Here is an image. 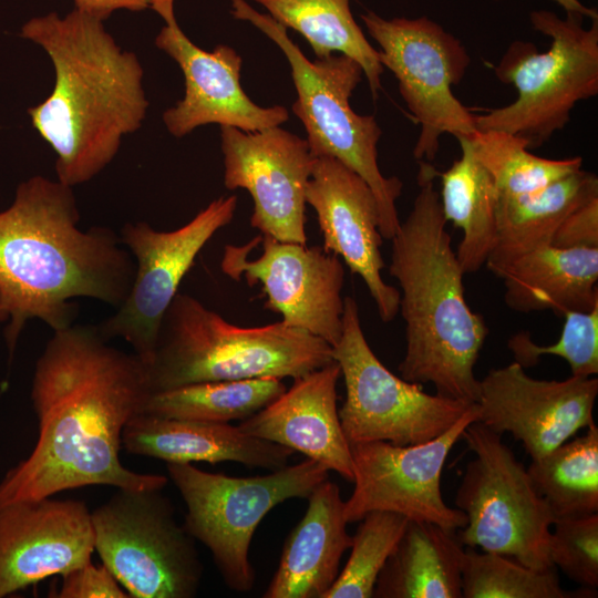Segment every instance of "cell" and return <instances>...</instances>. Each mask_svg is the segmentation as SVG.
Listing matches in <instances>:
<instances>
[{"instance_id":"cell-1","label":"cell","mask_w":598,"mask_h":598,"mask_svg":"<svg viewBox=\"0 0 598 598\" xmlns=\"http://www.w3.org/2000/svg\"><path fill=\"white\" fill-rule=\"evenodd\" d=\"M150 393L145 363L111 346L97 326L53 331L31 384L38 440L0 481V507L93 485L164 488L166 476L120 460L124 426Z\"/></svg>"},{"instance_id":"cell-2","label":"cell","mask_w":598,"mask_h":598,"mask_svg":"<svg viewBox=\"0 0 598 598\" xmlns=\"http://www.w3.org/2000/svg\"><path fill=\"white\" fill-rule=\"evenodd\" d=\"M72 188L35 175L0 212V305L10 320V355L28 320L61 330L74 323V299L116 309L132 287L133 256L111 228L80 229Z\"/></svg>"},{"instance_id":"cell-3","label":"cell","mask_w":598,"mask_h":598,"mask_svg":"<svg viewBox=\"0 0 598 598\" xmlns=\"http://www.w3.org/2000/svg\"><path fill=\"white\" fill-rule=\"evenodd\" d=\"M21 37L40 45L54 69L51 94L28 111L32 125L55 153L56 179L70 187L84 184L142 126L148 107L142 64L103 20L76 8L30 19Z\"/></svg>"},{"instance_id":"cell-4","label":"cell","mask_w":598,"mask_h":598,"mask_svg":"<svg viewBox=\"0 0 598 598\" xmlns=\"http://www.w3.org/2000/svg\"><path fill=\"white\" fill-rule=\"evenodd\" d=\"M435 169L420 161V190L391 239L389 271L401 289L399 311L405 323V353L398 369L409 382L433 384L439 395L476 403L474 367L488 328L465 300L464 272L434 187Z\"/></svg>"},{"instance_id":"cell-5","label":"cell","mask_w":598,"mask_h":598,"mask_svg":"<svg viewBox=\"0 0 598 598\" xmlns=\"http://www.w3.org/2000/svg\"><path fill=\"white\" fill-rule=\"evenodd\" d=\"M332 361V347L306 330L281 321L238 327L177 293L145 367L153 393L200 382L297 379Z\"/></svg>"},{"instance_id":"cell-6","label":"cell","mask_w":598,"mask_h":598,"mask_svg":"<svg viewBox=\"0 0 598 598\" xmlns=\"http://www.w3.org/2000/svg\"><path fill=\"white\" fill-rule=\"evenodd\" d=\"M230 1L235 19L255 25L283 52L297 92L292 112L303 124L311 155L340 161L369 185L378 204L379 231L383 239L391 240L401 223L395 202L403 185L396 176H383L379 168L382 131L377 120L355 113L350 105L364 75L360 64L341 53L310 61L283 25L245 0Z\"/></svg>"},{"instance_id":"cell-7","label":"cell","mask_w":598,"mask_h":598,"mask_svg":"<svg viewBox=\"0 0 598 598\" xmlns=\"http://www.w3.org/2000/svg\"><path fill=\"white\" fill-rule=\"evenodd\" d=\"M529 21L537 32L550 38V47L539 52L529 41H513L494 72L502 83L517 90V99L474 114V122L478 131L519 136L530 150L563 130L578 102L598 94V19L585 28L580 14L560 18L553 11L534 10Z\"/></svg>"},{"instance_id":"cell-8","label":"cell","mask_w":598,"mask_h":598,"mask_svg":"<svg viewBox=\"0 0 598 598\" xmlns=\"http://www.w3.org/2000/svg\"><path fill=\"white\" fill-rule=\"evenodd\" d=\"M166 468L186 504L185 530L208 548L225 585L237 592L254 587L249 548L262 518L285 501L308 498L329 477V470L311 458L246 477L192 464L166 463Z\"/></svg>"},{"instance_id":"cell-9","label":"cell","mask_w":598,"mask_h":598,"mask_svg":"<svg viewBox=\"0 0 598 598\" xmlns=\"http://www.w3.org/2000/svg\"><path fill=\"white\" fill-rule=\"evenodd\" d=\"M474 458L466 465L455 505L466 515L456 530L465 547L511 557L534 569L554 567L548 542L555 518L536 491L527 467L480 422L462 433Z\"/></svg>"},{"instance_id":"cell-10","label":"cell","mask_w":598,"mask_h":598,"mask_svg":"<svg viewBox=\"0 0 598 598\" xmlns=\"http://www.w3.org/2000/svg\"><path fill=\"white\" fill-rule=\"evenodd\" d=\"M162 489L117 488L91 512L94 550L130 597L193 598L203 564Z\"/></svg>"},{"instance_id":"cell-11","label":"cell","mask_w":598,"mask_h":598,"mask_svg":"<svg viewBox=\"0 0 598 598\" xmlns=\"http://www.w3.org/2000/svg\"><path fill=\"white\" fill-rule=\"evenodd\" d=\"M346 385L339 417L349 444L384 441L414 445L448 430L475 403L423 391L396 377L374 354L363 333L357 301L344 298L342 334L332 347Z\"/></svg>"},{"instance_id":"cell-12","label":"cell","mask_w":598,"mask_h":598,"mask_svg":"<svg viewBox=\"0 0 598 598\" xmlns=\"http://www.w3.org/2000/svg\"><path fill=\"white\" fill-rule=\"evenodd\" d=\"M361 20L380 47V63L394 74L409 112L420 124L413 156L431 163L443 134L472 135L474 114L452 91L471 63L463 43L426 16L385 19L367 11Z\"/></svg>"},{"instance_id":"cell-13","label":"cell","mask_w":598,"mask_h":598,"mask_svg":"<svg viewBox=\"0 0 598 598\" xmlns=\"http://www.w3.org/2000/svg\"><path fill=\"white\" fill-rule=\"evenodd\" d=\"M237 203L236 195L216 198L171 231L146 221L124 225L120 239L134 258L135 275L126 299L97 326L106 340L122 339L144 363L150 360L183 278L205 245L233 220Z\"/></svg>"},{"instance_id":"cell-14","label":"cell","mask_w":598,"mask_h":598,"mask_svg":"<svg viewBox=\"0 0 598 598\" xmlns=\"http://www.w3.org/2000/svg\"><path fill=\"white\" fill-rule=\"evenodd\" d=\"M221 271L233 280L259 283L265 309L279 313L331 347L342 334L344 268L322 247L281 241L261 235L243 246L226 245Z\"/></svg>"},{"instance_id":"cell-15","label":"cell","mask_w":598,"mask_h":598,"mask_svg":"<svg viewBox=\"0 0 598 598\" xmlns=\"http://www.w3.org/2000/svg\"><path fill=\"white\" fill-rule=\"evenodd\" d=\"M476 417L475 403L448 430L421 444H351L354 488L344 501L348 524L359 522L369 512L388 511L450 530L463 528L466 515L444 502L441 477L448 453Z\"/></svg>"},{"instance_id":"cell-16","label":"cell","mask_w":598,"mask_h":598,"mask_svg":"<svg viewBox=\"0 0 598 598\" xmlns=\"http://www.w3.org/2000/svg\"><path fill=\"white\" fill-rule=\"evenodd\" d=\"M224 185L246 189L250 225L281 241L307 244L306 187L315 157L306 138L280 126L256 132L220 126Z\"/></svg>"},{"instance_id":"cell-17","label":"cell","mask_w":598,"mask_h":598,"mask_svg":"<svg viewBox=\"0 0 598 598\" xmlns=\"http://www.w3.org/2000/svg\"><path fill=\"white\" fill-rule=\"evenodd\" d=\"M597 394V378L539 380L513 361L480 380L476 422L512 434L536 461L595 424Z\"/></svg>"},{"instance_id":"cell-18","label":"cell","mask_w":598,"mask_h":598,"mask_svg":"<svg viewBox=\"0 0 598 598\" xmlns=\"http://www.w3.org/2000/svg\"><path fill=\"white\" fill-rule=\"evenodd\" d=\"M155 45L178 64L185 80L184 97L163 113L173 136L184 137L206 124L256 132L288 120L285 106L262 107L248 97L240 84L243 59L231 47L219 44L213 51L197 47L176 18L165 22Z\"/></svg>"},{"instance_id":"cell-19","label":"cell","mask_w":598,"mask_h":598,"mask_svg":"<svg viewBox=\"0 0 598 598\" xmlns=\"http://www.w3.org/2000/svg\"><path fill=\"white\" fill-rule=\"evenodd\" d=\"M306 204L317 215L323 249L342 258L361 277L383 322L392 321L400 306V290L381 275L379 209L369 185L340 161L316 157L306 187Z\"/></svg>"},{"instance_id":"cell-20","label":"cell","mask_w":598,"mask_h":598,"mask_svg":"<svg viewBox=\"0 0 598 598\" xmlns=\"http://www.w3.org/2000/svg\"><path fill=\"white\" fill-rule=\"evenodd\" d=\"M85 503L44 497L0 507V598L91 561Z\"/></svg>"},{"instance_id":"cell-21","label":"cell","mask_w":598,"mask_h":598,"mask_svg":"<svg viewBox=\"0 0 598 598\" xmlns=\"http://www.w3.org/2000/svg\"><path fill=\"white\" fill-rule=\"evenodd\" d=\"M336 361L293 379L268 405L240 421L244 433L315 460L346 481L353 482V461L339 417Z\"/></svg>"},{"instance_id":"cell-22","label":"cell","mask_w":598,"mask_h":598,"mask_svg":"<svg viewBox=\"0 0 598 598\" xmlns=\"http://www.w3.org/2000/svg\"><path fill=\"white\" fill-rule=\"evenodd\" d=\"M122 446L134 455L166 463L235 462L249 467L278 470L293 451L250 436L229 423L162 417L138 413L124 426Z\"/></svg>"},{"instance_id":"cell-23","label":"cell","mask_w":598,"mask_h":598,"mask_svg":"<svg viewBox=\"0 0 598 598\" xmlns=\"http://www.w3.org/2000/svg\"><path fill=\"white\" fill-rule=\"evenodd\" d=\"M347 524L339 486L326 480L308 496L306 513L288 535L262 597L323 598L352 545Z\"/></svg>"},{"instance_id":"cell-24","label":"cell","mask_w":598,"mask_h":598,"mask_svg":"<svg viewBox=\"0 0 598 598\" xmlns=\"http://www.w3.org/2000/svg\"><path fill=\"white\" fill-rule=\"evenodd\" d=\"M504 301L515 311H589L598 303V248L534 249L499 275Z\"/></svg>"},{"instance_id":"cell-25","label":"cell","mask_w":598,"mask_h":598,"mask_svg":"<svg viewBox=\"0 0 598 598\" xmlns=\"http://www.w3.org/2000/svg\"><path fill=\"white\" fill-rule=\"evenodd\" d=\"M596 196L597 175L581 168L532 194H498L496 243L485 266L498 276L515 259L550 245L563 219Z\"/></svg>"},{"instance_id":"cell-26","label":"cell","mask_w":598,"mask_h":598,"mask_svg":"<svg viewBox=\"0 0 598 598\" xmlns=\"http://www.w3.org/2000/svg\"><path fill=\"white\" fill-rule=\"evenodd\" d=\"M465 546L456 530L409 520L377 579V598H462Z\"/></svg>"},{"instance_id":"cell-27","label":"cell","mask_w":598,"mask_h":598,"mask_svg":"<svg viewBox=\"0 0 598 598\" xmlns=\"http://www.w3.org/2000/svg\"><path fill=\"white\" fill-rule=\"evenodd\" d=\"M457 141L461 157L444 172L435 169V176L441 179L443 216L463 231L456 257L465 275L478 271L494 249L498 190L475 157L468 136H460Z\"/></svg>"},{"instance_id":"cell-28","label":"cell","mask_w":598,"mask_h":598,"mask_svg":"<svg viewBox=\"0 0 598 598\" xmlns=\"http://www.w3.org/2000/svg\"><path fill=\"white\" fill-rule=\"evenodd\" d=\"M287 30L300 33L317 59L333 53L355 60L362 68L373 99L381 89L384 68L350 8L351 0H252Z\"/></svg>"},{"instance_id":"cell-29","label":"cell","mask_w":598,"mask_h":598,"mask_svg":"<svg viewBox=\"0 0 598 598\" xmlns=\"http://www.w3.org/2000/svg\"><path fill=\"white\" fill-rule=\"evenodd\" d=\"M286 390L282 379L258 378L187 384L150 393L142 413L215 423L243 421Z\"/></svg>"},{"instance_id":"cell-30","label":"cell","mask_w":598,"mask_h":598,"mask_svg":"<svg viewBox=\"0 0 598 598\" xmlns=\"http://www.w3.org/2000/svg\"><path fill=\"white\" fill-rule=\"evenodd\" d=\"M555 520L598 513V427L566 441L527 467Z\"/></svg>"},{"instance_id":"cell-31","label":"cell","mask_w":598,"mask_h":598,"mask_svg":"<svg viewBox=\"0 0 598 598\" xmlns=\"http://www.w3.org/2000/svg\"><path fill=\"white\" fill-rule=\"evenodd\" d=\"M468 138L475 157L492 176L499 195L538 192L582 166L581 156L551 159L534 155L524 138L504 131L476 130Z\"/></svg>"},{"instance_id":"cell-32","label":"cell","mask_w":598,"mask_h":598,"mask_svg":"<svg viewBox=\"0 0 598 598\" xmlns=\"http://www.w3.org/2000/svg\"><path fill=\"white\" fill-rule=\"evenodd\" d=\"M597 596L596 589L565 590L556 568L534 569L496 553L466 547L462 560V598H570ZM588 595V596H590ZM591 597V596H590Z\"/></svg>"},{"instance_id":"cell-33","label":"cell","mask_w":598,"mask_h":598,"mask_svg":"<svg viewBox=\"0 0 598 598\" xmlns=\"http://www.w3.org/2000/svg\"><path fill=\"white\" fill-rule=\"evenodd\" d=\"M409 518L393 512L372 511L359 522L352 536L351 554L323 598H371L390 555L393 553Z\"/></svg>"},{"instance_id":"cell-34","label":"cell","mask_w":598,"mask_h":598,"mask_svg":"<svg viewBox=\"0 0 598 598\" xmlns=\"http://www.w3.org/2000/svg\"><path fill=\"white\" fill-rule=\"evenodd\" d=\"M560 338L549 346H539L528 331H519L507 341L514 361L524 369L534 367L543 355L566 360L571 375L590 378L598 373V303L589 311H567Z\"/></svg>"},{"instance_id":"cell-35","label":"cell","mask_w":598,"mask_h":598,"mask_svg":"<svg viewBox=\"0 0 598 598\" xmlns=\"http://www.w3.org/2000/svg\"><path fill=\"white\" fill-rule=\"evenodd\" d=\"M548 542V557L580 587H598V514L556 519Z\"/></svg>"},{"instance_id":"cell-36","label":"cell","mask_w":598,"mask_h":598,"mask_svg":"<svg viewBox=\"0 0 598 598\" xmlns=\"http://www.w3.org/2000/svg\"><path fill=\"white\" fill-rule=\"evenodd\" d=\"M54 597L58 598H131L112 573L102 564L89 561L64 574Z\"/></svg>"},{"instance_id":"cell-37","label":"cell","mask_w":598,"mask_h":598,"mask_svg":"<svg viewBox=\"0 0 598 598\" xmlns=\"http://www.w3.org/2000/svg\"><path fill=\"white\" fill-rule=\"evenodd\" d=\"M550 245L558 248H598V196L568 214Z\"/></svg>"},{"instance_id":"cell-38","label":"cell","mask_w":598,"mask_h":598,"mask_svg":"<svg viewBox=\"0 0 598 598\" xmlns=\"http://www.w3.org/2000/svg\"><path fill=\"white\" fill-rule=\"evenodd\" d=\"M154 0H73L74 8L105 21L116 10L143 11Z\"/></svg>"},{"instance_id":"cell-39","label":"cell","mask_w":598,"mask_h":598,"mask_svg":"<svg viewBox=\"0 0 598 598\" xmlns=\"http://www.w3.org/2000/svg\"><path fill=\"white\" fill-rule=\"evenodd\" d=\"M553 1L559 4L566 11V13H577L590 20L598 19L597 9L585 6L580 0H553Z\"/></svg>"},{"instance_id":"cell-40","label":"cell","mask_w":598,"mask_h":598,"mask_svg":"<svg viewBox=\"0 0 598 598\" xmlns=\"http://www.w3.org/2000/svg\"><path fill=\"white\" fill-rule=\"evenodd\" d=\"M164 21L175 18L174 0H154L151 7Z\"/></svg>"},{"instance_id":"cell-41","label":"cell","mask_w":598,"mask_h":598,"mask_svg":"<svg viewBox=\"0 0 598 598\" xmlns=\"http://www.w3.org/2000/svg\"><path fill=\"white\" fill-rule=\"evenodd\" d=\"M4 320H8V315H7L6 310L0 305V322H2Z\"/></svg>"}]
</instances>
